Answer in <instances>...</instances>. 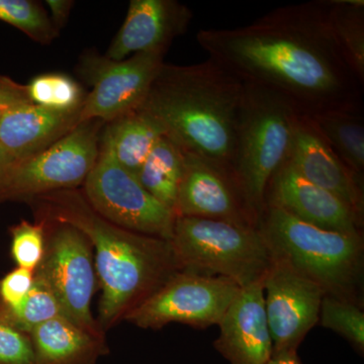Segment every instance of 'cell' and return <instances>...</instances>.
Wrapping results in <instances>:
<instances>
[{"mask_svg": "<svg viewBox=\"0 0 364 364\" xmlns=\"http://www.w3.org/2000/svg\"><path fill=\"white\" fill-rule=\"evenodd\" d=\"M208 59L301 116L363 109V86L333 35L325 0L279 7L250 25L196 36Z\"/></svg>", "mask_w": 364, "mask_h": 364, "instance_id": "1", "label": "cell"}, {"mask_svg": "<svg viewBox=\"0 0 364 364\" xmlns=\"http://www.w3.org/2000/svg\"><path fill=\"white\" fill-rule=\"evenodd\" d=\"M44 221L63 223L87 237L102 294L97 323L111 329L178 272L171 244L107 221L77 189H62L31 198Z\"/></svg>", "mask_w": 364, "mask_h": 364, "instance_id": "2", "label": "cell"}, {"mask_svg": "<svg viewBox=\"0 0 364 364\" xmlns=\"http://www.w3.org/2000/svg\"><path fill=\"white\" fill-rule=\"evenodd\" d=\"M243 90L242 81L210 59L188 66L163 63L139 109L182 151L231 171Z\"/></svg>", "mask_w": 364, "mask_h": 364, "instance_id": "3", "label": "cell"}, {"mask_svg": "<svg viewBox=\"0 0 364 364\" xmlns=\"http://www.w3.org/2000/svg\"><path fill=\"white\" fill-rule=\"evenodd\" d=\"M257 229L272 257L286 261L326 294L360 304L363 233L313 226L272 205H265Z\"/></svg>", "mask_w": 364, "mask_h": 364, "instance_id": "4", "label": "cell"}, {"mask_svg": "<svg viewBox=\"0 0 364 364\" xmlns=\"http://www.w3.org/2000/svg\"><path fill=\"white\" fill-rule=\"evenodd\" d=\"M243 85L231 172L258 225L268 184L289 158L299 114L277 93Z\"/></svg>", "mask_w": 364, "mask_h": 364, "instance_id": "5", "label": "cell"}, {"mask_svg": "<svg viewBox=\"0 0 364 364\" xmlns=\"http://www.w3.org/2000/svg\"><path fill=\"white\" fill-rule=\"evenodd\" d=\"M179 269L225 277L240 287L261 279L272 256L257 228L176 217L171 240Z\"/></svg>", "mask_w": 364, "mask_h": 364, "instance_id": "6", "label": "cell"}, {"mask_svg": "<svg viewBox=\"0 0 364 364\" xmlns=\"http://www.w3.org/2000/svg\"><path fill=\"white\" fill-rule=\"evenodd\" d=\"M105 124L100 119L80 123L47 149L14 163L0 183V200H30L85 183L97 161Z\"/></svg>", "mask_w": 364, "mask_h": 364, "instance_id": "7", "label": "cell"}, {"mask_svg": "<svg viewBox=\"0 0 364 364\" xmlns=\"http://www.w3.org/2000/svg\"><path fill=\"white\" fill-rule=\"evenodd\" d=\"M39 221L46 225V249L35 272L47 282L68 320L105 338L90 309L97 277L90 241L70 225Z\"/></svg>", "mask_w": 364, "mask_h": 364, "instance_id": "8", "label": "cell"}, {"mask_svg": "<svg viewBox=\"0 0 364 364\" xmlns=\"http://www.w3.org/2000/svg\"><path fill=\"white\" fill-rule=\"evenodd\" d=\"M241 287L232 280L178 270L124 320L141 329L171 323L205 330L219 325Z\"/></svg>", "mask_w": 364, "mask_h": 364, "instance_id": "9", "label": "cell"}, {"mask_svg": "<svg viewBox=\"0 0 364 364\" xmlns=\"http://www.w3.org/2000/svg\"><path fill=\"white\" fill-rule=\"evenodd\" d=\"M83 186L86 202L107 221L135 233L171 240L173 210L151 196L111 155L100 151Z\"/></svg>", "mask_w": 364, "mask_h": 364, "instance_id": "10", "label": "cell"}, {"mask_svg": "<svg viewBox=\"0 0 364 364\" xmlns=\"http://www.w3.org/2000/svg\"><path fill=\"white\" fill-rule=\"evenodd\" d=\"M162 53H140L114 61L86 54L79 71L92 90L86 95L79 122L100 119L105 124L138 109L164 63Z\"/></svg>", "mask_w": 364, "mask_h": 364, "instance_id": "11", "label": "cell"}, {"mask_svg": "<svg viewBox=\"0 0 364 364\" xmlns=\"http://www.w3.org/2000/svg\"><path fill=\"white\" fill-rule=\"evenodd\" d=\"M262 286L273 353L298 351L318 323L325 291L286 261L275 257L263 275Z\"/></svg>", "mask_w": 364, "mask_h": 364, "instance_id": "12", "label": "cell"}, {"mask_svg": "<svg viewBox=\"0 0 364 364\" xmlns=\"http://www.w3.org/2000/svg\"><path fill=\"white\" fill-rule=\"evenodd\" d=\"M174 214L257 228L231 171L188 152H184Z\"/></svg>", "mask_w": 364, "mask_h": 364, "instance_id": "13", "label": "cell"}, {"mask_svg": "<svg viewBox=\"0 0 364 364\" xmlns=\"http://www.w3.org/2000/svg\"><path fill=\"white\" fill-rule=\"evenodd\" d=\"M265 205L322 229L363 233V218L336 196L304 178L287 160L268 184Z\"/></svg>", "mask_w": 364, "mask_h": 364, "instance_id": "14", "label": "cell"}, {"mask_svg": "<svg viewBox=\"0 0 364 364\" xmlns=\"http://www.w3.org/2000/svg\"><path fill=\"white\" fill-rule=\"evenodd\" d=\"M193 18L191 9L176 0H132L126 20L105 56L121 61L140 53L166 55Z\"/></svg>", "mask_w": 364, "mask_h": 364, "instance_id": "15", "label": "cell"}, {"mask_svg": "<svg viewBox=\"0 0 364 364\" xmlns=\"http://www.w3.org/2000/svg\"><path fill=\"white\" fill-rule=\"evenodd\" d=\"M287 161L306 181L336 196L364 218L363 176L351 171L308 117L299 114Z\"/></svg>", "mask_w": 364, "mask_h": 364, "instance_id": "16", "label": "cell"}, {"mask_svg": "<svg viewBox=\"0 0 364 364\" xmlns=\"http://www.w3.org/2000/svg\"><path fill=\"white\" fill-rule=\"evenodd\" d=\"M214 348L230 364H267L273 344L262 279L241 287L221 322Z\"/></svg>", "mask_w": 364, "mask_h": 364, "instance_id": "17", "label": "cell"}, {"mask_svg": "<svg viewBox=\"0 0 364 364\" xmlns=\"http://www.w3.org/2000/svg\"><path fill=\"white\" fill-rule=\"evenodd\" d=\"M80 112H55L32 102L6 107L0 114V148L16 163L28 159L80 124Z\"/></svg>", "mask_w": 364, "mask_h": 364, "instance_id": "18", "label": "cell"}, {"mask_svg": "<svg viewBox=\"0 0 364 364\" xmlns=\"http://www.w3.org/2000/svg\"><path fill=\"white\" fill-rule=\"evenodd\" d=\"M28 336L36 364H95L109 351L105 338L81 329L64 316L38 326Z\"/></svg>", "mask_w": 364, "mask_h": 364, "instance_id": "19", "label": "cell"}, {"mask_svg": "<svg viewBox=\"0 0 364 364\" xmlns=\"http://www.w3.org/2000/svg\"><path fill=\"white\" fill-rule=\"evenodd\" d=\"M105 124L100 151L111 155L136 176L151 151L165 136L158 122L140 109Z\"/></svg>", "mask_w": 364, "mask_h": 364, "instance_id": "20", "label": "cell"}, {"mask_svg": "<svg viewBox=\"0 0 364 364\" xmlns=\"http://www.w3.org/2000/svg\"><path fill=\"white\" fill-rule=\"evenodd\" d=\"M308 117L340 160L354 173L363 176V109L327 112Z\"/></svg>", "mask_w": 364, "mask_h": 364, "instance_id": "21", "label": "cell"}, {"mask_svg": "<svg viewBox=\"0 0 364 364\" xmlns=\"http://www.w3.org/2000/svg\"><path fill=\"white\" fill-rule=\"evenodd\" d=\"M183 168V151L164 136L146 158L136 178L151 196L174 213Z\"/></svg>", "mask_w": 364, "mask_h": 364, "instance_id": "22", "label": "cell"}, {"mask_svg": "<svg viewBox=\"0 0 364 364\" xmlns=\"http://www.w3.org/2000/svg\"><path fill=\"white\" fill-rule=\"evenodd\" d=\"M325 6L335 39L364 83V1L325 0Z\"/></svg>", "mask_w": 364, "mask_h": 364, "instance_id": "23", "label": "cell"}, {"mask_svg": "<svg viewBox=\"0 0 364 364\" xmlns=\"http://www.w3.org/2000/svg\"><path fill=\"white\" fill-rule=\"evenodd\" d=\"M26 86L32 104L55 112L80 111L86 97L81 86L65 74H42Z\"/></svg>", "mask_w": 364, "mask_h": 364, "instance_id": "24", "label": "cell"}, {"mask_svg": "<svg viewBox=\"0 0 364 364\" xmlns=\"http://www.w3.org/2000/svg\"><path fill=\"white\" fill-rule=\"evenodd\" d=\"M0 315L28 335L43 323L64 316L51 289L36 272L32 289L23 301L16 308L0 309Z\"/></svg>", "mask_w": 364, "mask_h": 364, "instance_id": "25", "label": "cell"}, {"mask_svg": "<svg viewBox=\"0 0 364 364\" xmlns=\"http://www.w3.org/2000/svg\"><path fill=\"white\" fill-rule=\"evenodd\" d=\"M318 324L343 337L363 355L364 312L361 304L325 294L321 304Z\"/></svg>", "mask_w": 364, "mask_h": 364, "instance_id": "26", "label": "cell"}, {"mask_svg": "<svg viewBox=\"0 0 364 364\" xmlns=\"http://www.w3.org/2000/svg\"><path fill=\"white\" fill-rule=\"evenodd\" d=\"M0 21L41 44H49L58 33L42 7L30 0H0Z\"/></svg>", "mask_w": 364, "mask_h": 364, "instance_id": "27", "label": "cell"}, {"mask_svg": "<svg viewBox=\"0 0 364 364\" xmlns=\"http://www.w3.org/2000/svg\"><path fill=\"white\" fill-rule=\"evenodd\" d=\"M11 256L18 267L35 272L44 257L46 225L44 222L21 221L11 228Z\"/></svg>", "mask_w": 364, "mask_h": 364, "instance_id": "28", "label": "cell"}, {"mask_svg": "<svg viewBox=\"0 0 364 364\" xmlns=\"http://www.w3.org/2000/svg\"><path fill=\"white\" fill-rule=\"evenodd\" d=\"M0 364H36L31 337L0 315Z\"/></svg>", "mask_w": 364, "mask_h": 364, "instance_id": "29", "label": "cell"}, {"mask_svg": "<svg viewBox=\"0 0 364 364\" xmlns=\"http://www.w3.org/2000/svg\"><path fill=\"white\" fill-rule=\"evenodd\" d=\"M35 272L16 267L0 280V309H14L20 305L31 291Z\"/></svg>", "mask_w": 364, "mask_h": 364, "instance_id": "30", "label": "cell"}, {"mask_svg": "<svg viewBox=\"0 0 364 364\" xmlns=\"http://www.w3.org/2000/svg\"><path fill=\"white\" fill-rule=\"evenodd\" d=\"M23 102H31L26 86L18 85L11 78L0 76V109Z\"/></svg>", "mask_w": 364, "mask_h": 364, "instance_id": "31", "label": "cell"}, {"mask_svg": "<svg viewBox=\"0 0 364 364\" xmlns=\"http://www.w3.org/2000/svg\"><path fill=\"white\" fill-rule=\"evenodd\" d=\"M47 6H49L52 14V23L55 28H61L68 20L73 1L67 0H48Z\"/></svg>", "mask_w": 364, "mask_h": 364, "instance_id": "32", "label": "cell"}, {"mask_svg": "<svg viewBox=\"0 0 364 364\" xmlns=\"http://www.w3.org/2000/svg\"><path fill=\"white\" fill-rule=\"evenodd\" d=\"M267 364H301L298 351H282L273 353Z\"/></svg>", "mask_w": 364, "mask_h": 364, "instance_id": "33", "label": "cell"}, {"mask_svg": "<svg viewBox=\"0 0 364 364\" xmlns=\"http://www.w3.org/2000/svg\"><path fill=\"white\" fill-rule=\"evenodd\" d=\"M14 160L9 154L0 148V183L4 181L9 170L13 167Z\"/></svg>", "mask_w": 364, "mask_h": 364, "instance_id": "34", "label": "cell"}, {"mask_svg": "<svg viewBox=\"0 0 364 364\" xmlns=\"http://www.w3.org/2000/svg\"><path fill=\"white\" fill-rule=\"evenodd\" d=\"M1 111H2V109H0V114H1Z\"/></svg>", "mask_w": 364, "mask_h": 364, "instance_id": "35", "label": "cell"}]
</instances>
